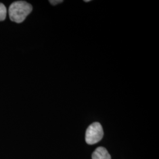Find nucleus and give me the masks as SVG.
Listing matches in <instances>:
<instances>
[{
    "label": "nucleus",
    "instance_id": "obj_2",
    "mask_svg": "<svg viewBox=\"0 0 159 159\" xmlns=\"http://www.w3.org/2000/svg\"><path fill=\"white\" fill-rule=\"evenodd\" d=\"M104 135L100 123L95 122L89 125L85 132V142L88 144H94L99 142Z\"/></svg>",
    "mask_w": 159,
    "mask_h": 159
},
{
    "label": "nucleus",
    "instance_id": "obj_5",
    "mask_svg": "<svg viewBox=\"0 0 159 159\" xmlns=\"http://www.w3.org/2000/svg\"><path fill=\"white\" fill-rule=\"evenodd\" d=\"M49 2L51 3L52 5H57L58 4L63 2V1L62 0H52V1H49Z\"/></svg>",
    "mask_w": 159,
    "mask_h": 159
},
{
    "label": "nucleus",
    "instance_id": "obj_4",
    "mask_svg": "<svg viewBox=\"0 0 159 159\" xmlns=\"http://www.w3.org/2000/svg\"><path fill=\"white\" fill-rule=\"evenodd\" d=\"M7 10L6 6L2 3H0V21H2L5 20L7 16Z\"/></svg>",
    "mask_w": 159,
    "mask_h": 159
},
{
    "label": "nucleus",
    "instance_id": "obj_3",
    "mask_svg": "<svg viewBox=\"0 0 159 159\" xmlns=\"http://www.w3.org/2000/svg\"><path fill=\"white\" fill-rule=\"evenodd\" d=\"M91 159H111V156L106 148L98 147L92 154Z\"/></svg>",
    "mask_w": 159,
    "mask_h": 159
},
{
    "label": "nucleus",
    "instance_id": "obj_6",
    "mask_svg": "<svg viewBox=\"0 0 159 159\" xmlns=\"http://www.w3.org/2000/svg\"><path fill=\"white\" fill-rule=\"evenodd\" d=\"M84 1H85V2H90V1H90V0H87V1L85 0Z\"/></svg>",
    "mask_w": 159,
    "mask_h": 159
},
{
    "label": "nucleus",
    "instance_id": "obj_1",
    "mask_svg": "<svg viewBox=\"0 0 159 159\" xmlns=\"http://www.w3.org/2000/svg\"><path fill=\"white\" fill-rule=\"evenodd\" d=\"M33 10L32 6L24 1L12 2L8 9V14L12 21L17 23L23 22Z\"/></svg>",
    "mask_w": 159,
    "mask_h": 159
}]
</instances>
